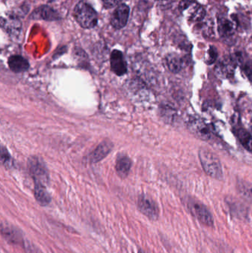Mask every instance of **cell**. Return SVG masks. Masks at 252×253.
Here are the masks:
<instances>
[{
  "label": "cell",
  "mask_w": 252,
  "mask_h": 253,
  "mask_svg": "<svg viewBox=\"0 0 252 253\" xmlns=\"http://www.w3.org/2000/svg\"><path fill=\"white\" fill-rule=\"evenodd\" d=\"M1 157H2V164L5 165V168L11 167L12 165V159H11V156L8 153V150L6 148L2 146V150H1Z\"/></svg>",
  "instance_id": "obj_22"
},
{
  "label": "cell",
  "mask_w": 252,
  "mask_h": 253,
  "mask_svg": "<svg viewBox=\"0 0 252 253\" xmlns=\"http://www.w3.org/2000/svg\"><path fill=\"white\" fill-rule=\"evenodd\" d=\"M132 162L130 159L125 154L118 155L116 159V169L118 175L124 178L127 176L130 171Z\"/></svg>",
  "instance_id": "obj_13"
},
{
  "label": "cell",
  "mask_w": 252,
  "mask_h": 253,
  "mask_svg": "<svg viewBox=\"0 0 252 253\" xmlns=\"http://www.w3.org/2000/svg\"><path fill=\"white\" fill-rule=\"evenodd\" d=\"M47 1H53V0H47Z\"/></svg>",
  "instance_id": "obj_28"
},
{
  "label": "cell",
  "mask_w": 252,
  "mask_h": 253,
  "mask_svg": "<svg viewBox=\"0 0 252 253\" xmlns=\"http://www.w3.org/2000/svg\"><path fill=\"white\" fill-rule=\"evenodd\" d=\"M186 204L192 216L196 218L201 223L209 226L213 225V217L204 204L192 198L187 200Z\"/></svg>",
  "instance_id": "obj_3"
},
{
  "label": "cell",
  "mask_w": 252,
  "mask_h": 253,
  "mask_svg": "<svg viewBox=\"0 0 252 253\" xmlns=\"http://www.w3.org/2000/svg\"><path fill=\"white\" fill-rule=\"evenodd\" d=\"M25 248L26 253H39L36 247H33L30 243L26 242L25 244Z\"/></svg>",
  "instance_id": "obj_26"
},
{
  "label": "cell",
  "mask_w": 252,
  "mask_h": 253,
  "mask_svg": "<svg viewBox=\"0 0 252 253\" xmlns=\"http://www.w3.org/2000/svg\"><path fill=\"white\" fill-rule=\"evenodd\" d=\"M138 208L141 213L150 220H157L158 219L159 209L158 205L153 200L147 196H140L138 199Z\"/></svg>",
  "instance_id": "obj_6"
},
{
  "label": "cell",
  "mask_w": 252,
  "mask_h": 253,
  "mask_svg": "<svg viewBox=\"0 0 252 253\" xmlns=\"http://www.w3.org/2000/svg\"><path fill=\"white\" fill-rule=\"evenodd\" d=\"M166 61L170 71L174 74L180 72L183 68V60L177 54H172L167 56Z\"/></svg>",
  "instance_id": "obj_17"
},
{
  "label": "cell",
  "mask_w": 252,
  "mask_h": 253,
  "mask_svg": "<svg viewBox=\"0 0 252 253\" xmlns=\"http://www.w3.org/2000/svg\"><path fill=\"white\" fill-rule=\"evenodd\" d=\"M239 141L241 143L242 145L249 150L252 152V137L249 133L243 129H240L236 133Z\"/></svg>",
  "instance_id": "obj_18"
},
{
  "label": "cell",
  "mask_w": 252,
  "mask_h": 253,
  "mask_svg": "<svg viewBox=\"0 0 252 253\" xmlns=\"http://www.w3.org/2000/svg\"><path fill=\"white\" fill-rule=\"evenodd\" d=\"M237 60L232 57H228L221 60L216 67V73L222 78H228L234 74Z\"/></svg>",
  "instance_id": "obj_9"
},
{
  "label": "cell",
  "mask_w": 252,
  "mask_h": 253,
  "mask_svg": "<svg viewBox=\"0 0 252 253\" xmlns=\"http://www.w3.org/2000/svg\"><path fill=\"white\" fill-rule=\"evenodd\" d=\"M181 8L183 10H186L187 17L192 21H201L203 20L206 15L205 10L203 7L195 3V2H186L181 4Z\"/></svg>",
  "instance_id": "obj_11"
},
{
  "label": "cell",
  "mask_w": 252,
  "mask_h": 253,
  "mask_svg": "<svg viewBox=\"0 0 252 253\" xmlns=\"http://www.w3.org/2000/svg\"><path fill=\"white\" fill-rule=\"evenodd\" d=\"M76 20L84 28H93L97 24L98 17L95 10L88 4L80 2L74 10Z\"/></svg>",
  "instance_id": "obj_2"
},
{
  "label": "cell",
  "mask_w": 252,
  "mask_h": 253,
  "mask_svg": "<svg viewBox=\"0 0 252 253\" xmlns=\"http://www.w3.org/2000/svg\"><path fill=\"white\" fill-rule=\"evenodd\" d=\"M138 253H146L145 252L143 251V250H139Z\"/></svg>",
  "instance_id": "obj_27"
},
{
  "label": "cell",
  "mask_w": 252,
  "mask_h": 253,
  "mask_svg": "<svg viewBox=\"0 0 252 253\" xmlns=\"http://www.w3.org/2000/svg\"><path fill=\"white\" fill-rule=\"evenodd\" d=\"M186 126L192 134L201 140L207 141L212 137V131L209 126L201 118L198 117H189L186 121Z\"/></svg>",
  "instance_id": "obj_4"
},
{
  "label": "cell",
  "mask_w": 252,
  "mask_h": 253,
  "mask_svg": "<svg viewBox=\"0 0 252 253\" xmlns=\"http://www.w3.org/2000/svg\"><path fill=\"white\" fill-rule=\"evenodd\" d=\"M199 159L201 165L208 175L216 179H222V165L219 159L213 153L206 148L200 149Z\"/></svg>",
  "instance_id": "obj_1"
},
{
  "label": "cell",
  "mask_w": 252,
  "mask_h": 253,
  "mask_svg": "<svg viewBox=\"0 0 252 253\" xmlns=\"http://www.w3.org/2000/svg\"><path fill=\"white\" fill-rule=\"evenodd\" d=\"M239 193L249 201L252 202V188L245 183L239 182Z\"/></svg>",
  "instance_id": "obj_21"
},
{
  "label": "cell",
  "mask_w": 252,
  "mask_h": 253,
  "mask_svg": "<svg viewBox=\"0 0 252 253\" xmlns=\"http://www.w3.org/2000/svg\"><path fill=\"white\" fill-rule=\"evenodd\" d=\"M103 3L107 8H112L119 5L122 2V0H102Z\"/></svg>",
  "instance_id": "obj_25"
},
{
  "label": "cell",
  "mask_w": 252,
  "mask_h": 253,
  "mask_svg": "<svg viewBox=\"0 0 252 253\" xmlns=\"http://www.w3.org/2000/svg\"><path fill=\"white\" fill-rule=\"evenodd\" d=\"M5 30L11 35H18L21 29V23L17 19L14 17L5 21Z\"/></svg>",
  "instance_id": "obj_19"
},
{
  "label": "cell",
  "mask_w": 252,
  "mask_h": 253,
  "mask_svg": "<svg viewBox=\"0 0 252 253\" xmlns=\"http://www.w3.org/2000/svg\"><path fill=\"white\" fill-rule=\"evenodd\" d=\"M129 8L126 5H121L116 8L112 17L111 24L115 28L122 29L126 26L129 18Z\"/></svg>",
  "instance_id": "obj_8"
},
{
  "label": "cell",
  "mask_w": 252,
  "mask_h": 253,
  "mask_svg": "<svg viewBox=\"0 0 252 253\" xmlns=\"http://www.w3.org/2000/svg\"><path fill=\"white\" fill-rule=\"evenodd\" d=\"M1 232L4 238L11 244H18L24 242L21 232L14 226L7 224H2Z\"/></svg>",
  "instance_id": "obj_12"
},
{
  "label": "cell",
  "mask_w": 252,
  "mask_h": 253,
  "mask_svg": "<svg viewBox=\"0 0 252 253\" xmlns=\"http://www.w3.org/2000/svg\"><path fill=\"white\" fill-rule=\"evenodd\" d=\"M28 168L33 175L35 182L45 184L48 181V172L45 163L37 156L30 157L28 160Z\"/></svg>",
  "instance_id": "obj_5"
},
{
  "label": "cell",
  "mask_w": 252,
  "mask_h": 253,
  "mask_svg": "<svg viewBox=\"0 0 252 253\" xmlns=\"http://www.w3.org/2000/svg\"><path fill=\"white\" fill-rule=\"evenodd\" d=\"M38 17L46 20H55L58 19V15L55 11L48 7H42L36 12Z\"/></svg>",
  "instance_id": "obj_20"
},
{
  "label": "cell",
  "mask_w": 252,
  "mask_h": 253,
  "mask_svg": "<svg viewBox=\"0 0 252 253\" xmlns=\"http://www.w3.org/2000/svg\"><path fill=\"white\" fill-rule=\"evenodd\" d=\"M8 66L14 73H23L28 70L29 63L21 56H11L8 59Z\"/></svg>",
  "instance_id": "obj_14"
},
{
  "label": "cell",
  "mask_w": 252,
  "mask_h": 253,
  "mask_svg": "<svg viewBox=\"0 0 252 253\" xmlns=\"http://www.w3.org/2000/svg\"><path fill=\"white\" fill-rule=\"evenodd\" d=\"M218 57V53H217V49H215L214 47H210V48L208 51L207 58H206V62L208 64H212L215 62V60L217 59Z\"/></svg>",
  "instance_id": "obj_23"
},
{
  "label": "cell",
  "mask_w": 252,
  "mask_h": 253,
  "mask_svg": "<svg viewBox=\"0 0 252 253\" xmlns=\"http://www.w3.org/2000/svg\"><path fill=\"white\" fill-rule=\"evenodd\" d=\"M110 65L112 71L117 76L125 75L127 71V66L123 54L118 50H115L112 52Z\"/></svg>",
  "instance_id": "obj_7"
},
{
  "label": "cell",
  "mask_w": 252,
  "mask_h": 253,
  "mask_svg": "<svg viewBox=\"0 0 252 253\" xmlns=\"http://www.w3.org/2000/svg\"><path fill=\"white\" fill-rule=\"evenodd\" d=\"M235 26L234 23L227 18L219 19L218 20V31L223 37H230L234 35Z\"/></svg>",
  "instance_id": "obj_16"
},
{
  "label": "cell",
  "mask_w": 252,
  "mask_h": 253,
  "mask_svg": "<svg viewBox=\"0 0 252 253\" xmlns=\"http://www.w3.org/2000/svg\"><path fill=\"white\" fill-rule=\"evenodd\" d=\"M113 144L111 141L108 140L102 141L101 143L93 152L90 154V161L92 163H98L100 161L103 160L113 149Z\"/></svg>",
  "instance_id": "obj_10"
},
{
  "label": "cell",
  "mask_w": 252,
  "mask_h": 253,
  "mask_svg": "<svg viewBox=\"0 0 252 253\" xmlns=\"http://www.w3.org/2000/svg\"><path fill=\"white\" fill-rule=\"evenodd\" d=\"M34 195L36 201L40 205H48L51 201V197L42 183L35 182Z\"/></svg>",
  "instance_id": "obj_15"
},
{
  "label": "cell",
  "mask_w": 252,
  "mask_h": 253,
  "mask_svg": "<svg viewBox=\"0 0 252 253\" xmlns=\"http://www.w3.org/2000/svg\"><path fill=\"white\" fill-rule=\"evenodd\" d=\"M243 71L247 78L252 82V59L249 60L245 63Z\"/></svg>",
  "instance_id": "obj_24"
}]
</instances>
